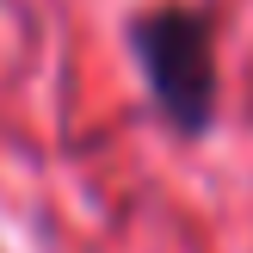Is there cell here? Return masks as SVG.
Masks as SVG:
<instances>
[{"mask_svg":"<svg viewBox=\"0 0 253 253\" xmlns=\"http://www.w3.org/2000/svg\"><path fill=\"white\" fill-rule=\"evenodd\" d=\"M136 68L148 81V99L167 118V130L204 136L222 105V74H216V25L198 6H148L124 31Z\"/></svg>","mask_w":253,"mask_h":253,"instance_id":"obj_1","label":"cell"}]
</instances>
